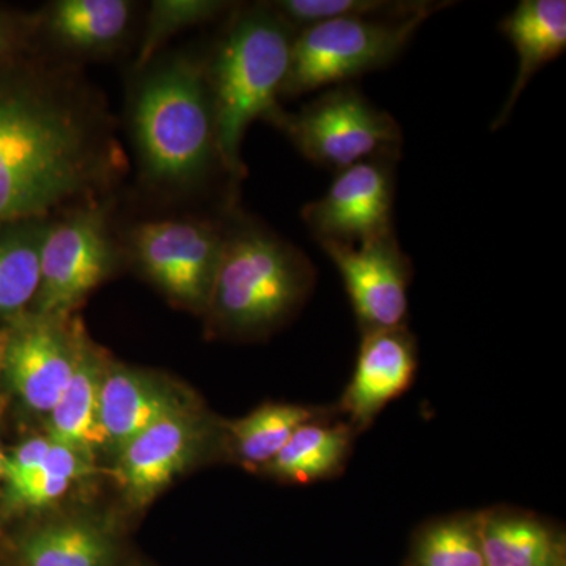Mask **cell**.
<instances>
[{
	"label": "cell",
	"mask_w": 566,
	"mask_h": 566,
	"mask_svg": "<svg viewBox=\"0 0 566 566\" xmlns=\"http://www.w3.org/2000/svg\"><path fill=\"white\" fill-rule=\"evenodd\" d=\"M106 199L74 205L52 216L40 251L35 314L70 316L112 273L118 245L111 232Z\"/></svg>",
	"instance_id": "cell-7"
},
{
	"label": "cell",
	"mask_w": 566,
	"mask_h": 566,
	"mask_svg": "<svg viewBox=\"0 0 566 566\" xmlns=\"http://www.w3.org/2000/svg\"><path fill=\"white\" fill-rule=\"evenodd\" d=\"M82 324L70 316L29 314L18 316L3 340V364L10 385L24 405L50 415L69 386L76 365Z\"/></svg>",
	"instance_id": "cell-10"
},
{
	"label": "cell",
	"mask_w": 566,
	"mask_h": 566,
	"mask_svg": "<svg viewBox=\"0 0 566 566\" xmlns=\"http://www.w3.org/2000/svg\"><path fill=\"white\" fill-rule=\"evenodd\" d=\"M133 20L128 0H59L44 14V28L63 50L102 55L120 46Z\"/></svg>",
	"instance_id": "cell-18"
},
{
	"label": "cell",
	"mask_w": 566,
	"mask_h": 566,
	"mask_svg": "<svg viewBox=\"0 0 566 566\" xmlns=\"http://www.w3.org/2000/svg\"><path fill=\"white\" fill-rule=\"evenodd\" d=\"M232 3L219 0H155L148 9L136 70L144 71L164 44L178 32L214 20Z\"/></svg>",
	"instance_id": "cell-26"
},
{
	"label": "cell",
	"mask_w": 566,
	"mask_h": 566,
	"mask_svg": "<svg viewBox=\"0 0 566 566\" xmlns=\"http://www.w3.org/2000/svg\"><path fill=\"white\" fill-rule=\"evenodd\" d=\"M344 279L363 334L406 326L411 260L395 233L363 244H319Z\"/></svg>",
	"instance_id": "cell-11"
},
{
	"label": "cell",
	"mask_w": 566,
	"mask_h": 566,
	"mask_svg": "<svg viewBox=\"0 0 566 566\" xmlns=\"http://www.w3.org/2000/svg\"><path fill=\"white\" fill-rule=\"evenodd\" d=\"M14 44V31L10 21L3 14H0V57L7 54Z\"/></svg>",
	"instance_id": "cell-27"
},
{
	"label": "cell",
	"mask_w": 566,
	"mask_h": 566,
	"mask_svg": "<svg viewBox=\"0 0 566 566\" xmlns=\"http://www.w3.org/2000/svg\"><path fill=\"white\" fill-rule=\"evenodd\" d=\"M417 344L408 326L363 334L352 381L337 411L357 433L367 430L390 401L397 400L416 378Z\"/></svg>",
	"instance_id": "cell-13"
},
{
	"label": "cell",
	"mask_w": 566,
	"mask_h": 566,
	"mask_svg": "<svg viewBox=\"0 0 566 566\" xmlns=\"http://www.w3.org/2000/svg\"><path fill=\"white\" fill-rule=\"evenodd\" d=\"M104 370V357L81 327L73 376L48 415V436L80 450L92 460L98 450L107 447L99 420V390Z\"/></svg>",
	"instance_id": "cell-15"
},
{
	"label": "cell",
	"mask_w": 566,
	"mask_h": 566,
	"mask_svg": "<svg viewBox=\"0 0 566 566\" xmlns=\"http://www.w3.org/2000/svg\"><path fill=\"white\" fill-rule=\"evenodd\" d=\"M406 566H486L480 512L453 513L424 523L412 538Z\"/></svg>",
	"instance_id": "cell-23"
},
{
	"label": "cell",
	"mask_w": 566,
	"mask_h": 566,
	"mask_svg": "<svg viewBox=\"0 0 566 566\" xmlns=\"http://www.w3.org/2000/svg\"><path fill=\"white\" fill-rule=\"evenodd\" d=\"M125 169L109 112L77 71L0 76V229L104 199Z\"/></svg>",
	"instance_id": "cell-1"
},
{
	"label": "cell",
	"mask_w": 566,
	"mask_h": 566,
	"mask_svg": "<svg viewBox=\"0 0 566 566\" xmlns=\"http://www.w3.org/2000/svg\"><path fill=\"white\" fill-rule=\"evenodd\" d=\"M142 73L132 132L144 180L161 191H189L219 163L205 65L175 55Z\"/></svg>",
	"instance_id": "cell-2"
},
{
	"label": "cell",
	"mask_w": 566,
	"mask_h": 566,
	"mask_svg": "<svg viewBox=\"0 0 566 566\" xmlns=\"http://www.w3.org/2000/svg\"><path fill=\"white\" fill-rule=\"evenodd\" d=\"M308 161L324 169H348L374 158L397 159L403 136L389 112L379 109L352 85L324 92L300 112L277 111L270 118Z\"/></svg>",
	"instance_id": "cell-6"
},
{
	"label": "cell",
	"mask_w": 566,
	"mask_h": 566,
	"mask_svg": "<svg viewBox=\"0 0 566 566\" xmlns=\"http://www.w3.org/2000/svg\"><path fill=\"white\" fill-rule=\"evenodd\" d=\"M186 409L180 395L144 371L106 365L99 390V420L107 446L120 450L134 436Z\"/></svg>",
	"instance_id": "cell-14"
},
{
	"label": "cell",
	"mask_w": 566,
	"mask_h": 566,
	"mask_svg": "<svg viewBox=\"0 0 566 566\" xmlns=\"http://www.w3.org/2000/svg\"><path fill=\"white\" fill-rule=\"evenodd\" d=\"M87 458L52 439L43 463L28 474L7 479V502L13 509H40L63 497L74 482L91 475Z\"/></svg>",
	"instance_id": "cell-24"
},
{
	"label": "cell",
	"mask_w": 566,
	"mask_h": 566,
	"mask_svg": "<svg viewBox=\"0 0 566 566\" xmlns=\"http://www.w3.org/2000/svg\"><path fill=\"white\" fill-rule=\"evenodd\" d=\"M203 424L188 408L159 420L118 450L117 474L132 504L147 505L202 450Z\"/></svg>",
	"instance_id": "cell-12"
},
{
	"label": "cell",
	"mask_w": 566,
	"mask_h": 566,
	"mask_svg": "<svg viewBox=\"0 0 566 566\" xmlns=\"http://www.w3.org/2000/svg\"><path fill=\"white\" fill-rule=\"evenodd\" d=\"M3 471H6V455L0 450V479L3 476Z\"/></svg>",
	"instance_id": "cell-28"
},
{
	"label": "cell",
	"mask_w": 566,
	"mask_h": 566,
	"mask_svg": "<svg viewBox=\"0 0 566 566\" xmlns=\"http://www.w3.org/2000/svg\"><path fill=\"white\" fill-rule=\"evenodd\" d=\"M296 31L268 6L238 11L205 66L219 164L232 180L245 175L241 145L251 123L281 111Z\"/></svg>",
	"instance_id": "cell-3"
},
{
	"label": "cell",
	"mask_w": 566,
	"mask_h": 566,
	"mask_svg": "<svg viewBox=\"0 0 566 566\" xmlns=\"http://www.w3.org/2000/svg\"><path fill=\"white\" fill-rule=\"evenodd\" d=\"M329 417L324 406L266 403L226 424L230 449L244 468L263 472L303 424Z\"/></svg>",
	"instance_id": "cell-20"
},
{
	"label": "cell",
	"mask_w": 566,
	"mask_h": 566,
	"mask_svg": "<svg viewBox=\"0 0 566 566\" xmlns=\"http://www.w3.org/2000/svg\"><path fill=\"white\" fill-rule=\"evenodd\" d=\"M314 285V264L300 249L241 219L223 230L221 259L205 312L222 333L256 337L292 318Z\"/></svg>",
	"instance_id": "cell-4"
},
{
	"label": "cell",
	"mask_w": 566,
	"mask_h": 566,
	"mask_svg": "<svg viewBox=\"0 0 566 566\" xmlns=\"http://www.w3.org/2000/svg\"><path fill=\"white\" fill-rule=\"evenodd\" d=\"M2 364H3V340H2V337H0V371H2Z\"/></svg>",
	"instance_id": "cell-29"
},
{
	"label": "cell",
	"mask_w": 566,
	"mask_h": 566,
	"mask_svg": "<svg viewBox=\"0 0 566 566\" xmlns=\"http://www.w3.org/2000/svg\"><path fill=\"white\" fill-rule=\"evenodd\" d=\"M48 219L0 229V315H20L35 301L40 286V251Z\"/></svg>",
	"instance_id": "cell-22"
},
{
	"label": "cell",
	"mask_w": 566,
	"mask_h": 566,
	"mask_svg": "<svg viewBox=\"0 0 566 566\" xmlns=\"http://www.w3.org/2000/svg\"><path fill=\"white\" fill-rule=\"evenodd\" d=\"M223 229L203 219L142 222L128 248L142 273L167 297L196 312L207 311L221 259Z\"/></svg>",
	"instance_id": "cell-8"
},
{
	"label": "cell",
	"mask_w": 566,
	"mask_h": 566,
	"mask_svg": "<svg viewBox=\"0 0 566 566\" xmlns=\"http://www.w3.org/2000/svg\"><path fill=\"white\" fill-rule=\"evenodd\" d=\"M114 553V536L87 517L36 528L21 545L25 566H111Z\"/></svg>",
	"instance_id": "cell-21"
},
{
	"label": "cell",
	"mask_w": 566,
	"mask_h": 566,
	"mask_svg": "<svg viewBox=\"0 0 566 566\" xmlns=\"http://www.w3.org/2000/svg\"><path fill=\"white\" fill-rule=\"evenodd\" d=\"M420 11L398 20L344 18L301 29L293 40L289 73L282 96H300L340 85L370 71L390 65L406 50L424 21L439 9Z\"/></svg>",
	"instance_id": "cell-5"
},
{
	"label": "cell",
	"mask_w": 566,
	"mask_h": 566,
	"mask_svg": "<svg viewBox=\"0 0 566 566\" xmlns=\"http://www.w3.org/2000/svg\"><path fill=\"white\" fill-rule=\"evenodd\" d=\"M395 159L374 158L337 172L326 193L303 210L319 244H363L394 233Z\"/></svg>",
	"instance_id": "cell-9"
},
{
	"label": "cell",
	"mask_w": 566,
	"mask_h": 566,
	"mask_svg": "<svg viewBox=\"0 0 566 566\" xmlns=\"http://www.w3.org/2000/svg\"><path fill=\"white\" fill-rule=\"evenodd\" d=\"M480 531L486 566H566L565 536L534 513L482 510Z\"/></svg>",
	"instance_id": "cell-17"
},
{
	"label": "cell",
	"mask_w": 566,
	"mask_h": 566,
	"mask_svg": "<svg viewBox=\"0 0 566 566\" xmlns=\"http://www.w3.org/2000/svg\"><path fill=\"white\" fill-rule=\"evenodd\" d=\"M357 434L352 424L331 417L305 423L263 472L294 485L333 479L344 472Z\"/></svg>",
	"instance_id": "cell-19"
},
{
	"label": "cell",
	"mask_w": 566,
	"mask_h": 566,
	"mask_svg": "<svg viewBox=\"0 0 566 566\" xmlns=\"http://www.w3.org/2000/svg\"><path fill=\"white\" fill-rule=\"evenodd\" d=\"M501 32L517 54V71L504 109L494 128L504 125L528 81L536 71L553 62L566 50L565 0H523L502 20Z\"/></svg>",
	"instance_id": "cell-16"
},
{
	"label": "cell",
	"mask_w": 566,
	"mask_h": 566,
	"mask_svg": "<svg viewBox=\"0 0 566 566\" xmlns=\"http://www.w3.org/2000/svg\"><path fill=\"white\" fill-rule=\"evenodd\" d=\"M439 2H394V0H277L271 2L279 14L296 29H305L316 22L359 18V20H398L420 11L433 9Z\"/></svg>",
	"instance_id": "cell-25"
}]
</instances>
